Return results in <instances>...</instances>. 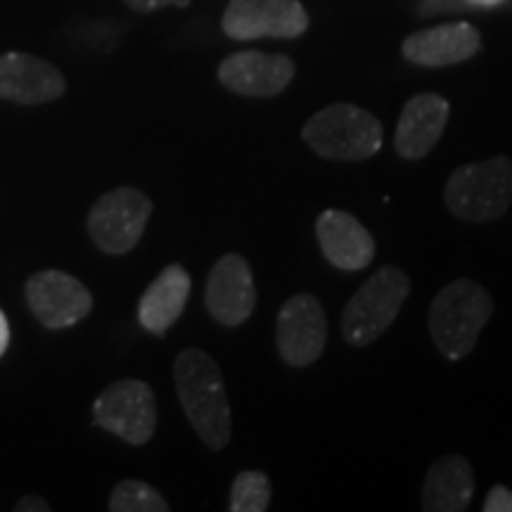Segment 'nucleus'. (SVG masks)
<instances>
[{
    "label": "nucleus",
    "mask_w": 512,
    "mask_h": 512,
    "mask_svg": "<svg viewBox=\"0 0 512 512\" xmlns=\"http://www.w3.org/2000/svg\"><path fill=\"white\" fill-rule=\"evenodd\" d=\"M178 399L197 437L221 451L233 437V418L219 363L202 349H185L174 363Z\"/></svg>",
    "instance_id": "obj_1"
},
{
    "label": "nucleus",
    "mask_w": 512,
    "mask_h": 512,
    "mask_svg": "<svg viewBox=\"0 0 512 512\" xmlns=\"http://www.w3.org/2000/svg\"><path fill=\"white\" fill-rule=\"evenodd\" d=\"M494 313V299L482 285L470 278L453 280L430 306V335L441 354L465 358L475 349L484 325Z\"/></svg>",
    "instance_id": "obj_2"
},
{
    "label": "nucleus",
    "mask_w": 512,
    "mask_h": 512,
    "mask_svg": "<svg viewBox=\"0 0 512 512\" xmlns=\"http://www.w3.org/2000/svg\"><path fill=\"white\" fill-rule=\"evenodd\" d=\"M304 143L332 162H363L382 147V124L375 114L351 102H335L304 124Z\"/></svg>",
    "instance_id": "obj_3"
},
{
    "label": "nucleus",
    "mask_w": 512,
    "mask_h": 512,
    "mask_svg": "<svg viewBox=\"0 0 512 512\" xmlns=\"http://www.w3.org/2000/svg\"><path fill=\"white\" fill-rule=\"evenodd\" d=\"M444 202L448 211L470 223L501 219L512 202V162L498 155L484 162L458 166L446 181Z\"/></svg>",
    "instance_id": "obj_4"
},
{
    "label": "nucleus",
    "mask_w": 512,
    "mask_h": 512,
    "mask_svg": "<svg viewBox=\"0 0 512 512\" xmlns=\"http://www.w3.org/2000/svg\"><path fill=\"white\" fill-rule=\"evenodd\" d=\"M411 294V280L399 266H384L349 299L342 313V335L351 347H368L399 316Z\"/></svg>",
    "instance_id": "obj_5"
},
{
    "label": "nucleus",
    "mask_w": 512,
    "mask_h": 512,
    "mask_svg": "<svg viewBox=\"0 0 512 512\" xmlns=\"http://www.w3.org/2000/svg\"><path fill=\"white\" fill-rule=\"evenodd\" d=\"M152 209V200L143 190L131 185L114 188L91 207L88 235L100 252L112 256L128 254L143 238Z\"/></svg>",
    "instance_id": "obj_6"
},
{
    "label": "nucleus",
    "mask_w": 512,
    "mask_h": 512,
    "mask_svg": "<svg viewBox=\"0 0 512 512\" xmlns=\"http://www.w3.org/2000/svg\"><path fill=\"white\" fill-rule=\"evenodd\" d=\"M93 418L100 430L143 446L157 430V401L143 380H117L93 403Z\"/></svg>",
    "instance_id": "obj_7"
},
{
    "label": "nucleus",
    "mask_w": 512,
    "mask_h": 512,
    "mask_svg": "<svg viewBox=\"0 0 512 512\" xmlns=\"http://www.w3.org/2000/svg\"><path fill=\"white\" fill-rule=\"evenodd\" d=\"M275 339L283 361L292 368H309L328 344V318L313 294H294L287 299L275 323Z\"/></svg>",
    "instance_id": "obj_8"
},
{
    "label": "nucleus",
    "mask_w": 512,
    "mask_h": 512,
    "mask_svg": "<svg viewBox=\"0 0 512 512\" xmlns=\"http://www.w3.org/2000/svg\"><path fill=\"white\" fill-rule=\"evenodd\" d=\"M221 27L235 41L297 38L309 29V15L299 0H230Z\"/></svg>",
    "instance_id": "obj_9"
},
{
    "label": "nucleus",
    "mask_w": 512,
    "mask_h": 512,
    "mask_svg": "<svg viewBox=\"0 0 512 512\" xmlns=\"http://www.w3.org/2000/svg\"><path fill=\"white\" fill-rule=\"evenodd\" d=\"M27 304L43 328L64 330L91 313L93 294L74 275L41 271L27 280Z\"/></svg>",
    "instance_id": "obj_10"
},
{
    "label": "nucleus",
    "mask_w": 512,
    "mask_h": 512,
    "mask_svg": "<svg viewBox=\"0 0 512 512\" xmlns=\"http://www.w3.org/2000/svg\"><path fill=\"white\" fill-rule=\"evenodd\" d=\"M207 311L216 323L238 328L252 316L256 306V285L252 268L242 254H226L211 268L207 290H204Z\"/></svg>",
    "instance_id": "obj_11"
},
{
    "label": "nucleus",
    "mask_w": 512,
    "mask_h": 512,
    "mask_svg": "<svg viewBox=\"0 0 512 512\" xmlns=\"http://www.w3.org/2000/svg\"><path fill=\"white\" fill-rule=\"evenodd\" d=\"M294 79V62L285 55L242 50L226 57L219 67V81L230 93L245 98H273Z\"/></svg>",
    "instance_id": "obj_12"
},
{
    "label": "nucleus",
    "mask_w": 512,
    "mask_h": 512,
    "mask_svg": "<svg viewBox=\"0 0 512 512\" xmlns=\"http://www.w3.org/2000/svg\"><path fill=\"white\" fill-rule=\"evenodd\" d=\"M67 91L62 72L27 53L0 55V100L17 105H46Z\"/></svg>",
    "instance_id": "obj_13"
},
{
    "label": "nucleus",
    "mask_w": 512,
    "mask_h": 512,
    "mask_svg": "<svg viewBox=\"0 0 512 512\" xmlns=\"http://www.w3.org/2000/svg\"><path fill=\"white\" fill-rule=\"evenodd\" d=\"M448 100L437 93H420L403 105L394 133L396 155L418 162L439 143L448 121Z\"/></svg>",
    "instance_id": "obj_14"
},
{
    "label": "nucleus",
    "mask_w": 512,
    "mask_h": 512,
    "mask_svg": "<svg viewBox=\"0 0 512 512\" xmlns=\"http://www.w3.org/2000/svg\"><path fill=\"white\" fill-rule=\"evenodd\" d=\"M316 235L320 252L339 271H363L373 261V235L347 211H323L316 221Z\"/></svg>",
    "instance_id": "obj_15"
},
{
    "label": "nucleus",
    "mask_w": 512,
    "mask_h": 512,
    "mask_svg": "<svg viewBox=\"0 0 512 512\" xmlns=\"http://www.w3.org/2000/svg\"><path fill=\"white\" fill-rule=\"evenodd\" d=\"M482 48V36L467 22L441 24L422 29L403 41L401 53L408 62L420 67H451L475 57Z\"/></svg>",
    "instance_id": "obj_16"
},
{
    "label": "nucleus",
    "mask_w": 512,
    "mask_h": 512,
    "mask_svg": "<svg viewBox=\"0 0 512 512\" xmlns=\"http://www.w3.org/2000/svg\"><path fill=\"white\" fill-rule=\"evenodd\" d=\"M192 280L181 264H169L152 280L138 304L140 325L152 335H164L181 318L190 299Z\"/></svg>",
    "instance_id": "obj_17"
},
{
    "label": "nucleus",
    "mask_w": 512,
    "mask_h": 512,
    "mask_svg": "<svg viewBox=\"0 0 512 512\" xmlns=\"http://www.w3.org/2000/svg\"><path fill=\"white\" fill-rule=\"evenodd\" d=\"M475 496V475L463 456H444L430 467L422 486V510L465 512Z\"/></svg>",
    "instance_id": "obj_18"
},
{
    "label": "nucleus",
    "mask_w": 512,
    "mask_h": 512,
    "mask_svg": "<svg viewBox=\"0 0 512 512\" xmlns=\"http://www.w3.org/2000/svg\"><path fill=\"white\" fill-rule=\"evenodd\" d=\"M230 512H266L271 508V479L259 470H245L230 486Z\"/></svg>",
    "instance_id": "obj_19"
},
{
    "label": "nucleus",
    "mask_w": 512,
    "mask_h": 512,
    "mask_svg": "<svg viewBox=\"0 0 512 512\" xmlns=\"http://www.w3.org/2000/svg\"><path fill=\"white\" fill-rule=\"evenodd\" d=\"M171 505L155 486L140 479H124L114 486L110 498L112 512H169Z\"/></svg>",
    "instance_id": "obj_20"
},
{
    "label": "nucleus",
    "mask_w": 512,
    "mask_h": 512,
    "mask_svg": "<svg viewBox=\"0 0 512 512\" xmlns=\"http://www.w3.org/2000/svg\"><path fill=\"white\" fill-rule=\"evenodd\" d=\"M484 512H512V491L508 486L498 484L486 494Z\"/></svg>",
    "instance_id": "obj_21"
},
{
    "label": "nucleus",
    "mask_w": 512,
    "mask_h": 512,
    "mask_svg": "<svg viewBox=\"0 0 512 512\" xmlns=\"http://www.w3.org/2000/svg\"><path fill=\"white\" fill-rule=\"evenodd\" d=\"M460 8H467L463 0H422L420 15H437V12H456Z\"/></svg>",
    "instance_id": "obj_22"
},
{
    "label": "nucleus",
    "mask_w": 512,
    "mask_h": 512,
    "mask_svg": "<svg viewBox=\"0 0 512 512\" xmlns=\"http://www.w3.org/2000/svg\"><path fill=\"white\" fill-rule=\"evenodd\" d=\"M190 0H126V5H131L133 10L138 12H155V10H162L166 5H188Z\"/></svg>",
    "instance_id": "obj_23"
},
{
    "label": "nucleus",
    "mask_w": 512,
    "mask_h": 512,
    "mask_svg": "<svg viewBox=\"0 0 512 512\" xmlns=\"http://www.w3.org/2000/svg\"><path fill=\"white\" fill-rule=\"evenodd\" d=\"M15 510L17 512H50V503L43 501L41 496H22L19 501L15 503Z\"/></svg>",
    "instance_id": "obj_24"
},
{
    "label": "nucleus",
    "mask_w": 512,
    "mask_h": 512,
    "mask_svg": "<svg viewBox=\"0 0 512 512\" xmlns=\"http://www.w3.org/2000/svg\"><path fill=\"white\" fill-rule=\"evenodd\" d=\"M8 344H10V325H8V318H5L3 309H0V356L8 351Z\"/></svg>",
    "instance_id": "obj_25"
},
{
    "label": "nucleus",
    "mask_w": 512,
    "mask_h": 512,
    "mask_svg": "<svg viewBox=\"0 0 512 512\" xmlns=\"http://www.w3.org/2000/svg\"><path fill=\"white\" fill-rule=\"evenodd\" d=\"M467 8H496V5L505 3V0H463Z\"/></svg>",
    "instance_id": "obj_26"
}]
</instances>
